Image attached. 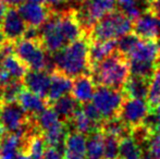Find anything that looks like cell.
<instances>
[{
  "instance_id": "obj_1",
  "label": "cell",
  "mask_w": 160,
  "mask_h": 159,
  "mask_svg": "<svg viewBox=\"0 0 160 159\" xmlns=\"http://www.w3.org/2000/svg\"><path fill=\"white\" fill-rule=\"evenodd\" d=\"M52 60L57 71L70 77L92 74L89 61V39L86 36L71 42L63 49L52 53Z\"/></svg>"
},
{
  "instance_id": "obj_2",
  "label": "cell",
  "mask_w": 160,
  "mask_h": 159,
  "mask_svg": "<svg viewBox=\"0 0 160 159\" xmlns=\"http://www.w3.org/2000/svg\"><path fill=\"white\" fill-rule=\"evenodd\" d=\"M92 75L97 85L122 89L131 75L130 66L125 56L118 50L92 68Z\"/></svg>"
},
{
  "instance_id": "obj_3",
  "label": "cell",
  "mask_w": 160,
  "mask_h": 159,
  "mask_svg": "<svg viewBox=\"0 0 160 159\" xmlns=\"http://www.w3.org/2000/svg\"><path fill=\"white\" fill-rule=\"evenodd\" d=\"M159 52V39L139 40L134 50L127 57L131 74L150 79L156 69V60Z\"/></svg>"
},
{
  "instance_id": "obj_4",
  "label": "cell",
  "mask_w": 160,
  "mask_h": 159,
  "mask_svg": "<svg viewBox=\"0 0 160 159\" xmlns=\"http://www.w3.org/2000/svg\"><path fill=\"white\" fill-rule=\"evenodd\" d=\"M130 32H133V21L120 9H116L97 22L87 38L91 42L118 39Z\"/></svg>"
},
{
  "instance_id": "obj_5",
  "label": "cell",
  "mask_w": 160,
  "mask_h": 159,
  "mask_svg": "<svg viewBox=\"0 0 160 159\" xmlns=\"http://www.w3.org/2000/svg\"><path fill=\"white\" fill-rule=\"evenodd\" d=\"M40 39L22 38L14 42V52L30 70H56L52 57L46 53Z\"/></svg>"
},
{
  "instance_id": "obj_6",
  "label": "cell",
  "mask_w": 160,
  "mask_h": 159,
  "mask_svg": "<svg viewBox=\"0 0 160 159\" xmlns=\"http://www.w3.org/2000/svg\"><path fill=\"white\" fill-rule=\"evenodd\" d=\"M118 0H84L74 13L85 35H88L99 20L116 10Z\"/></svg>"
},
{
  "instance_id": "obj_7",
  "label": "cell",
  "mask_w": 160,
  "mask_h": 159,
  "mask_svg": "<svg viewBox=\"0 0 160 159\" xmlns=\"http://www.w3.org/2000/svg\"><path fill=\"white\" fill-rule=\"evenodd\" d=\"M125 99L122 89H116L112 87L98 85L92 102L101 113L103 120L119 117L121 107Z\"/></svg>"
},
{
  "instance_id": "obj_8",
  "label": "cell",
  "mask_w": 160,
  "mask_h": 159,
  "mask_svg": "<svg viewBox=\"0 0 160 159\" xmlns=\"http://www.w3.org/2000/svg\"><path fill=\"white\" fill-rule=\"evenodd\" d=\"M149 112L147 102L138 98H127L121 107L119 118L130 130L143 124L146 116Z\"/></svg>"
},
{
  "instance_id": "obj_9",
  "label": "cell",
  "mask_w": 160,
  "mask_h": 159,
  "mask_svg": "<svg viewBox=\"0 0 160 159\" xmlns=\"http://www.w3.org/2000/svg\"><path fill=\"white\" fill-rule=\"evenodd\" d=\"M1 30L7 40L9 42H17L22 39L28 28V24L23 20L22 15L20 14L19 10L15 7H10L4 15L1 23Z\"/></svg>"
},
{
  "instance_id": "obj_10",
  "label": "cell",
  "mask_w": 160,
  "mask_h": 159,
  "mask_svg": "<svg viewBox=\"0 0 160 159\" xmlns=\"http://www.w3.org/2000/svg\"><path fill=\"white\" fill-rule=\"evenodd\" d=\"M18 10L28 26H36V27H39L51 13V9L48 6L31 1L21 3Z\"/></svg>"
},
{
  "instance_id": "obj_11",
  "label": "cell",
  "mask_w": 160,
  "mask_h": 159,
  "mask_svg": "<svg viewBox=\"0 0 160 159\" xmlns=\"http://www.w3.org/2000/svg\"><path fill=\"white\" fill-rule=\"evenodd\" d=\"M133 32L142 39H160L159 19L148 10L133 22Z\"/></svg>"
},
{
  "instance_id": "obj_12",
  "label": "cell",
  "mask_w": 160,
  "mask_h": 159,
  "mask_svg": "<svg viewBox=\"0 0 160 159\" xmlns=\"http://www.w3.org/2000/svg\"><path fill=\"white\" fill-rule=\"evenodd\" d=\"M51 82V74L46 70H28L23 77L25 88L47 98Z\"/></svg>"
},
{
  "instance_id": "obj_13",
  "label": "cell",
  "mask_w": 160,
  "mask_h": 159,
  "mask_svg": "<svg viewBox=\"0 0 160 159\" xmlns=\"http://www.w3.org/2000/svg\"><path fill=\"white\" fill-rule=\"evenodd\" d=\"M96 87V82L91 73L82 74L76 77L73 81L72 94H73V97L78 102V104L83 105L93 99Z\"/></svg>"
},
{
  "instance_id": "obj_14",
  "label": "cell",
  "mask_w": 160,
  "mask_h": 159,
  "mask_svg": "<svg viewBox=\"0 0 160 159\" xmlns=\"http://www.w3.org/2000/svg\"><path fill=\"white\" fill-rule=\"evenodd\" d=\"M64 159H85L86 156V137L85 134L70 131L67 134L63 149Z\"/></svg>"
},
{
  "instance_id": "obj_15",
  "label": "cell",
  "mask_w": 160,
  "mask_h": 159,
  "mask_svg": "<svg viewBox=\"0 0 160 159\" xmlns=\"http://www.w3.org/2000/svg\"><path fill=\"white\" fill-rule=\"evenodd\" d=\"M50 74L51 82L48 95H47V102L51 104L55 100H57L58 98L71 93L72 87H73V81L71 80L70 77L57 70L51 72Z\"/></svg>"
},
{
  "instance_id": "obj_16",
  "label": "cell",
  "mask_w": 160,
  "mask_h": 159,
  "mask_svg": "<svg viewBox=\"0 0 160 159\" xmlns=\"http://www.w3.org/2000/svg\"><path fill=\"white\" fill-rule=\"evenodd\" d=\"M25 138L6 132L0 137V159H18L23 152Z\"/></svg>"
},
{
  "instance_id": "obj_17",
  "label": "cell",
  "mask_w": 160,
  "mask_h": 159,
  "mask_svg": "<svg viewBox=\"0 0 160 159\" xmlns=\"http://www.w3.org/2000/svg\"><path fill=\"white\" fill-rule=\"evenodd\" d=\"M150 79L131 74L122 87V92L127 98H147Z\"/></svg>"
},
{
  "instance_id": "obj_18",
  "label": "cell",
  "mask_w": 160,
  "mask_h": 159,
  "mask_svg": "<svg viewBox=\"0 0 160 159\" xmlns=\"http://www.w3.org/2000/svg\"><path fill=\"white\" fill-rule=\"evenodd\" d=\"M18 102L30 116H37L47 108V104H48V102L45 100L44 97L28 91V88H24L22 91Z\"/></svg>"
},
{
  "instance_id": "obj_19",
  "label": "cell",
  "mask_w": 160,
  "mask_h": 159,
  "mask_svg": "<svg viewBox=\"0 0 160 159\" xmlns=\"http://www.w3.org/2000/svg\"><path fill=\"white\" fill-rule=\"evenodd\" d=\"M117 50V39L91 42L89 40V61L93 68Z\"/></svg>"
},
{
  "instance_id": "obj_20",
  "label": "cell",
  "mask_w": 160,
  "mask_h": 159,
  "mask_svg": "<svg viewBox=\"0 0 160 159\" xmlns=\"http://www.w3.org/2000/svg\"><path fill=\"white\" fill-rule=\"evenodd\" d=\"M34 119H35L36 125H37V127L42 133L55 130L57 127H60L65 124V122L60 119V117L53 110L52 107L44 109L37 116H34Z\"/></svg>"
},
{
  "instance_id": "obj_21",
  "label": "cell",
  "mask_w": 160,
  "mask_h": 159,
  "mask_svg": "<svg viewBox=\"0 0 160 159\" xmlns=\"http://www.w3.org/2000/svg\"><path fill=\"white\" fill-rule=\"evenodd\" d=\"M51 106H52L53 110L57 112V115L60 117V119L63 120L64 122L71 119L80 107L78 102L73 97V95H69V94L51 102Z\"/></svg>"
},
{
  "instance_id": "obj_22",
  "label": "cell",
  "mask_w": 160,
  "mask_h": 159,
  "mask_svg": "<svg viewBox=\"0 0 160 159\" xmlns=\"http://www.w3.org/2000/svg\"><path fill=\"white\" fill-rule=\"evenodd\" d=\"M0 66L9 73L12 80H22L28 70L23 61L14 53L0 58Z\"/></svg>"
},
{
  "instance_id": "obj_23",
  "label": "cell",
  "mask_w": 160,
  "mask_h": 159,
  "mask_svg": "<svg viewBox=\"0 0 160 159\" xmlns=\"http://www.w3.org/2000/svg\"><path fill=\"white\" fill-rule=\"evenodd\" d=\"M67 123H70V127L73 130L71 131H76L83 133L85 135L93 133L94 131L100 129L98 124H96L95 122H93L82 110V107H78V110L75 111V113L73 115V117L71 118L69 121H67Z\"/></svg>"
},
{
  "instance_id": "obj_24",
  "label": "cell",
  "mask_w": 160,
  "mask_h": 159,
  "mask_svg": "<svg viewBox=\"0 0 160 159\" xmlns=\"http://www.w3.org/2000/svg\"><path fill=\"white\" fill-rule=\"evenodd\" d=\"M103 144L105 134L101 129L88 134V137L86 138L87 159H103Z\"/></svg>"
},
{
  "instance_id": "obj_25",
  "label": "cell",
  "mask_w": 160,
  "mask_h": 159,
  "mask_svg": "<svg viewBox=\"0 0 160 159\" xmlns=\"http://www.w3.org/2000/svg\"><path fill=\"white\" fill-rule=\"evenodd\" d=\"M46 145L42 133L32 134L25 138L23 153H26L32 159H42L46 152Z\"/></svg>"
},
{
  "instance_id": "obj_26",
  "label": "cell",
  "mask_w": 160,
  "mask_h": 159,
  "mask_svg": "<svg viewBox=\"0 0 160 159\" xmlns=\"http://www.w3.org/2000/svg\"><path fill=\"white\" fill-rule=\"evenodd\" d=\"M121 159H142L143 148L132 135L124 136L120 140L119 144Z\"/></svg>"
},
{
  "instance_id": "obj_27",
  "label": "cell",
  "mask_w": 160,
  "mask_h": 159,
  "mask_svg": "<svg viewBox=\"0 0 160 159\" xmlns=\"http://www.w3.org/2000/svg\"><path fill=\"white\" fill-rule=\"evenodd\" d=\"M100 129L103 132V134L116 136L119 140H121L124 136H128L131 134V130L123 123V121L119 117L103 120V122L101 123Z\"/></svg>"
},
{
  "instance_id": "obj_28",
  "label": "cell",
  "mask_w": 160,
  "mask_h": 159,
  "mask_svg": "<svg viewBox=\"0 0 160 159\" xmlns=\"http://www.w3.org/2000/svg\"><path fill=\"white\" fill-rule=\"evenodd\" d=\"M150 111L156 110L160 104V67H156L149 82V89L146 98Z\"/></svg>"
},
{
  "instance_id": "obj_29",
  "label": "cell",
  "mask_w": 160,
  "mask_h": 159,
  "mask_svg": "<svg viewBox=\"0 0 160 159\" xmlns=\"http://www.w3.org/2000/svg\"><path fill=\"white\" fill-rule=\"evenodd\" d=\"M25 88L24 83L21 80H11L8 83L3 84L1 95L2 102H18L20 94Z\"/></svg>"
},
{
  "instance_id": "obj_30",
  "label": "cell",
  "mask_w": 160,
  "mask_h": 159,
  "mask_svg": "<svg viewBox=\"0 0 160 159\" xmlns=\"http://www.w3.org/2000/svg\"><path fill=\"white\" fill-rule=\"evenodd\" d=\"M139 38L134 32H130L128 34L121 36L120 38L117 39V50L120 53H122L123 56H125V58L134 50V48L136 47V45L139 42Z\"/></svg>"
},
{
  "instance_id": "obj_31",
  "label": "cell",
  "mask_w": 160,
  "mask_h": 159,
  "mask_svg": "<svg viewBox=\"0 0 160 159\" xmlns=\"http://www.w3.org/2000/svg\"><path fill=\"white\" fill-rule=\"evenodd\" d=\"M119 144H120V140L118 137L105 134L103 159H118V157L120 156Z\"/></svg>"
},
{
  "instance_id": "obj_32",
  "label": "cell",
  "mask_w": 160,
  "mask_h": 159,
  "mask_svg": "<svg viewBox=\"0 0 160 159\" xmlns=\"http://www.w3.org/2000/svg\"><path fill=\"white\" fill-rule=\"evenodd\" d=\"M142 148L147 149L155 157L160 159V132L150 134L147 141L142 145Z\"/></svg>"
},
{
  "instance_id": "obj_33",
  "label": "cell",
  "mask_w": 160,
  "mask_h": 159,
  "mask_svg": "<svg viewBox=\"0 0 160 159\" xmlns=\"http://www.w3.org/2000/svg\"><path fill=\"white\" fill-rule=\"evenodd\" d=\"M81 107H82L83 112H84L89 119L93 121V122H95L96 124H98L99 127H101V123L103 122V118L93 102H86V104H83Z\"/></svg>"
},
{
  "instance_id": "obj_34",
  "label": "cell",
  "mask_w": 160,
  "mask_h": 159,
  "mask_svg": "<svg viewBox=\"0 0 160 159\" xmlns=\"http://www.w3.org/2000/svg\"><path fill=\"white\" fill-rule=\"evenodd\" d=\"M42 159H64V156L58 149L53 148V147H48L46 148Z\"/></svg>"
},
{
  "instance_id": "obj_35",
  "label": "cell",
  "mask_w": 160,
  "mask_h": 159,
  "mask_svg": "<svg viewBox=\"0 0 160 159\" xmlns=\"http://www.w3.org/2000/svg\"><path fill=\"white\" fill-rule=\"evenodd\" d=\"M118 6L120 7V10H125V9L131 8V7L143 6V4L141 3L139 0H118ZM144 8H145V7H144ZM146 10H147V9H146Z\"/></svg>"
},
{
  "instance_id": "obj_36",
  "label": "cell",
  "mask_w": 160,
  "mask_h": 159,
  "mask_svg": "<svg viewBox=\"0 0 160 159\" xmlns=\"http://www.w3.org/2000/svg\"><path fill=\"white\" fill-rule=\"evenodd\" d=\"M147 10L160 20V0H152L148 4Z\"/></svg>"
},
{
  "instance_id": "obj_37",
  "label": "cell",
  "mask_w": 160,
  "mask_h": 159,
  "mask_svg": "<svg viewBox=\"0 0 160 159\" xmlns=\"http://www.w3.org/2000/svg\"><path fill=\"white\" fill-rule=\"evenodd\" d=\"M45 2H46L48 7H51V8H52V11H59L60 7L65 6L67 0H45Z\"/></svg>"
},
{
  "instance_id": "obj_38",
  "label": "cell",
  "mask_w": 160,
  "mask_h": 159,
  "mask_svg": "<svg viewBox=\"0 0 160 159\" xmlns=\"http://www.w3.org/2000/svg\"><path fill=\"white\" fill-rule=\"evenodd\" d=\"M8 7H7V3L4 1H2V0H0V23L2 22V20H3L4 15H6L7 11H8Z\"/></svg>"
},
{
  "instance_id": "obj_39",
  "label": "cell",
  "mask_w": 160,
  "mask_h": 159,
  "mask_svg": "<svg viewBox=\"0 0 160 159\" xmlns=\"http://www.w3.org/2000/svg\"><path fill=\"white\" fill-rule=\"evenodd\" d=\"M2 1H4L10 7H17V6H20L21 3H23L24 0H2Z\"/></svg>"
},
{
  "instance_id": "obj_40",
  "label": "cell",
  "mask_w": 160,
  "mask_h": 159,
  "mask_svg": "<svg viewBox=\"0 0 160 159\" xmlns=\"http://www.w3.org/2000/svg\"><path fill=\"white\" fill-rule=\"evenodd\" d=\"M142 159H158L155 157L152 154H150L147 149L143 148V154H142Z\"/></svg>"
},
{
  "instance_id": "obj_41",
  "label": "cell",
  "mask_w": 160,
  "mask_h": 159,
  "mask_svg": "<svg viewBox=\"0 0 160 159\" xmlns=\"http://www.w3.org/2000/svg\"><path fill=\"white\" fill-rule=\"evenodd\" d=\"M82 2L83 0H67V3L70 4L71 7H73V9H76Z\"/></svg>"
},
{
  "instance_id": "obj_42",
  "label": "cell",
  "mask_w": 160,
  "mask_h": 159,
  "mask_svg": "<svg viewBox=\"0 0 160 159\" xmlns=\"http://www.w3.org/2000/svg\"><path fill=\"white\" fill-rule=\"evenodd\" d=\"M6 42H7V39H6V37H4L3 32H2L1 27H0V49L2 48V46H3Z\"/></svg>"
},
{
  "instance_id": "obj_43",
  "label": "cell",
  "mask_w": 160,
  "mask_h": 159,
  "mask_svg": "<svg viewBox=\"0 0 160 159\" xmlns=\"http://www.w3.org/2000/svg\"><path fill=\"white\" fill-rule=\"evenodd\" d=\"M18 159H32V158H31L30 156H28L26 153H23V152H22V153L19 155V157H18Z\"/></svg>"
},
{
  "instance_id": "obj_44",
  "label": "cell",
  "mask_w": 160,
  "mask_h": 159,
  "mask_svg": "<svg viewBox=\"0 0 160 159\" xmlns=\"http://www.w3.org/2000/svg\"><path fill=\"white\" fill-rule=\"evenodd\" d=\"M139 1H141V3L143 4V6L145 7L146 9H147L148 4H149V2L152 1V0H139Z\"/></svg>"
},
{
  "instance_id": "obj_45",
  "label": "cell",
  "mask_w": 160,
  "mask_h": 159,
  "mask_svg": "<svg viewBox=\"0 0 160 159\" xmlns=\"http://www.w3.org/2000/svg\"><path fill=\"white\" fill-rule=\"evenodd\" d=\"M157 112V115H158V117H159V119H160V104L158 105V107L156 108V110H155Z\"/></svg>"
},
{
  "instance_id": "obj_46",
  "label": "cell",
  "mask_w": 160,
  "mask_h": 159,
  "mask_svg": "<svg viewBox=\"0 0 160 159\" xmlns=\"http://www.w3.org/2000/svg\"><path fill=\"white\" fill-rule=\"evenodd\" d=\"M156 67H160V52H159V56L156 60Z\"/></svg>"
},
{
  "instance_id": "obj_47",
  "label": "cell",
  "mask_w": 160,
  "mask_h": 159,
  "mask_svg": "<svg viewBox=\"0 0 160 159\" xmlns=\"http://www.w3.org/2000/svg\"><path fill=\"white\" fill-rule=\"evenodd\" d=\"M28 1H31V2H37V3H42L45 0H28Z\"/></svg>"
},
{
  "instance_id": "obj_48",
  "label": "cell",
  "mask_w": 160,
  "mask_h": 159,
  "mask_svg": "<svg viewBox=\"0 0 160 159\" xmlns=\"http://www.w3.org/2000/svg\"><path fill=\"white\" fill-rule=\"evenodd\" d=\"M2 88H3V84L0 83V100H1V95H2Z\"/></svg>"
},
{
  "instance_id": "obj_49",
  "label": "cell",
  "mask_w": 160,
  "mask_h": 159,
  "mask_svg": "<svg viewBox=\"0 0 160 159\" xmlns=\"http://www.w3.org/2000/svg\"><path fill=\"white\" fill-rule=\"evenodd\" d=\"M159 33H160V20H159ZM160 40V39H159Z\"/></svg>"
},
{
  "instance_id": "obj_50",
  "label": "cell",
  "mask_w": 160,
  "mask_h": 159,
  "mask_svg": "<svg viewBox=\"0 0 160 159\" xmlns=\"http://www.w3.org/2000/svg\"><path fill=\"white\" fill-rule=\"evenodd\" d=\"M1 104H2V102H1V100H0V106H1Z\"/></svg>"
},
{
  "instance_id": "obj_51",
  "label": "cell",
  "mask_w": 160,
  "mask_h": 159,
  "mask_svg": "<svg viewBox=\"0 0 160 159\" xmlns=\"http://www.w3.org/2000/svg\"><path fill=\"white\" fill-rule=\"evenodd\" d=\"M118 159H119V158H118Z\"/></svg>"
}]
</instances>
